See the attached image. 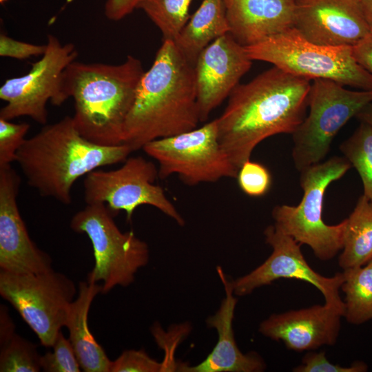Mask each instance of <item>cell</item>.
I'll use <instances>...</instances> for the list:
<instances>
[{"instance_id": "6da1fadb", "label": "cell", "mask_w": 372, "mask_h": 372, "mask_svg": "<svg viewBox=\"0 0 372 372\" xmlns=\"http://www.w3.org/2000/svg\"><path fill=\"white\" fill-rule=\"evenodd\" d=\"M310 88V80L273 66L233 90L216 121L219 143L238 170L262 141L295 132L306 117Z\"/></svg>"}, {"instance_id": "7a4b0ae2", "label": "cell", "mask_w": 372, "mask_h": 372, "mask_svg": "<svg viewBox=\"0 0 372 372\" xmlns=\"http://www.w3.org/2000/svg\"><path fill=\"white\" fill-rule=\"evenodd\" d=\"M200 122L194 65L172 40H163L145 72L125 121L123 143L132 151L156 139L198 127Z\"/></svg>"}, {"instance_id": "3957f363", "label": "cell", "mask_w": 372, "mask_h": 372, "mask_svg": "<svg viewBox=\"0 0 372 372\" xmlns=\"http://www.w3.org/2000/svg\"><path fill=\"white\" fill-rule=\"evenodd\" d=\"M141 61L128 55L120 64L73 61L63 73V104L74 101L72 119L78 132L103 146L123 144L125 121L144 74Z\"/></svg>"}, {"instance_id": "277c9868", "label": "cell", "mask_w": 372, "mask_h": 372, "mask_svg": "<svg viewBox=\"0 0 372 372\" xmlns=\"http://www.w3.org/2000/svg\"><path fill=\"white\" fill-rule=\"evenodd\" d=\"M133 151L125 144L99 145L76 130L72 116L46 124L26 138L17 153L28 185L44 197L64 205L72 203V188L78 178L98 168L124 162Z\"/></svg>"}, {"instance_id": "5b68a950", "label": "cell", "mask_w": 372, "mask_h": 372, "mask_svg": "<svg viewBox=\"0 0 372 372\" xmlns=\"http://www.w3.org/2000/svg\"><path fill=\"white\" fill-rule=\"evenodd\" d=\"M351 165L345 157L333 156L300 171L303 196L297 206L281 205L272 210L274 224L300 245L310 247L321 260H329L343 248L347 219L335 225L322 220L328 186L342 177Z\"/></svg>"}, {"instance_id": "8992f818", "label": "cell", "mask_w": 372, "mask_h": 372, "mask_svg": "<svg viewBox=\"0 0 372 372\" xmlns=\"http://www.w3.org/2000/svg\"><path fill=\"white\" fill-rule=\"evenodd\" d=\"M245 48L252 61L272 63L297 76L372 90V74L355 61L351 46L312 43L294 27Z\"/></svg>"}, {"instance_id": "52a82bcc", "label": "cell", "mask_w": 372, "mask_h": 372, "mask_svg": "<svg viewBox=\"0 0 372 372\" xmlns=\"http://www.w3.org/2000/svg\"><path fill=\"white\" fill-rule=\"evenodd\" d=\"M114 216L104 203L86 204L70 221L74 232L85 234L90 240L94 267L87 280L101 282V293H107L118 285L125 287L131 285L149 257L147 244L133 231H121Z\"/></svg>"}, {"instance_id": "ba28073f", "label": "cell", "mask_w": 372, "mask_h": 372, "mask_svg": "<svg viewBox=\"0 0 372 372\" xmlns=\"http://www.w3.org/2000/svg\"><path fill=\"white\" fill-rule=\"evenodd\" d=\"M371 103L372 90L352 91L334 81L314 79L309 94V115L292 134L297 170L320 163L340 130Z\"/></svg>"}, {"instance_id": "9c48e42d", "label": "cell", "mask_w": 372, "mask_h": 372, "mask_svg": "<svg viewBox=\"0 0 372 372\" xmlns=\"http://www.w3.org/2000/svg\"><path fill=\"white\" fill-rule=\"evenodd\" d=\"M77 289L72 280L52 269L39 273L0 270V294L18 311L41 343L51 347L65 327Z\"/></svg>"}, {"instance_id": "30bf717a", "label": "cell", "mask_w": 372, "mask_h": 372, "mask_svg": "<svg viewBox=\"0 0 372 372\" xmlns=\"http://www.w3.org/2000/svg\"><path fill=\"white\" fill-rule=\"evenodd\" d=\"M143 151L158 163V177L176 174L194 186L236 178L238 169L220 145L216 119L200 127L147 143Z\"/></svg>"}, {"instance_id": "8fae6325", "label": "cell", "mask_w": 372, "mask_h": 372, "mask_svg": "<svg viewBox=\"0 0 372 372\" xmlns=\"http://www.w3.org/2000/svg\"><path fill=\"white\" fill-rule=\"evenodd\" d=\"M158 177V170L152 161L140 156L128 157L118 169H97L85 175L84 200L85 204L104 203L114 216L125 211L129 222L138 207L147 205L184 225L185 220L164 189L154 184Z\"/></svg>"}, {"instance_id": "7c38bea8", "label": "cell", "mask_w": 372, "mask_h": 372, "mask_svg": "<svg viewBox=\"0 0 372 372\" xmlns=\"http://www.w3.org/2000/svg\"><path fill=\"white\" fill-rule=\"evenodd\" d=\"M46 50L41 58L32 63L28 73L7 79L0 87V99L6 104L0 110V118L6 120L30 117L46 125L48 101L55 106L63 104L61 83L63 71L76 61L78 51L73 43L62 44L55 36L47 37Z\"/></svg>"}, {"instance_id": "4fadbf2b", "label": "cell", "mask_w": 372, "mask_h": 372, "mask_svg": "<svg viewBox=\"0 0 372 372\" xmlns=\"http://www.w3.org/2000/svg\"><path fill=\"white\" fill-rule=\"evenodd\" d=\"M265 242L272 248L266 260L249 273L231 280L236 296H244L256 289L271 285L280 278H293L309 282L322 294L327 305L344 317L345 306L340 296L344 280L343 272L331 277L324 276L313 270L306 261L300 244L285 234L275 224L264 231Z\"/></svg>"}, {"instance_id": "5bb4252c", "label": "cell", "mask_w": 372, "mask_h": 372, "mask_svg": "<svg viewBox=\"0 0 372 372\" xmlns=\"http://www.w3.org/2000/svg\"><path fill=\"white\" fill-rule=\"evenodd\" d=\"M21 178L11 165L0 167V268L16 273L52 269V259L31 240L17 198Z\"/></svg>"}, {"instance_id": "9a60e30c", "label": "cell", "mask_w": 372, "mask_h": 372, "mask_svg": "<svg viewBox=\"0 0 372 372\" xmlns=\"http://www.w3.org/2000/svg\"><path fill=\"white\" fill-rule=\"evenodd\" d=\"M293 27L308 41L353 46L372 33L361 0H296Z\"/></svg>"}, {"instance_id": "2e32d148", "label": "cell", "mask_w": 372, "mask_h": 372, "mask_svg": "<svg viewBox=\"0 0 372 372\" xmlns=\"http://www.w3.org/2000/svg\"><path fill=\"white\" fill-rule=\"evenodd\" d=\"M252 60L244 46L227 33L209 43L194 65L200 122L239 84L249 70Z\"/></svg>"}, {"instance_id": "e0dca14e", "label": "cell", "mask_w": 372, "mask_h": 372, "mask_svg": "<svg viewBox=\"0 0 372 372\" xmlns=\"http://www.w3.org/2000/svg\"><path fill=\"white\" fill-rule=\"evenodd\" d=\"M342 316L327 305L273 313L262 321L258 331L273 340L282 342L289 349L312 351L334 345L338 340Z\"/></svg>"}, {"instance_id": "ac0fdd59", "label": "cell", "mask_w": 372, "mask_h": 372, "mask_svg": "<svg viewBox=\"0 0 372 372\" xmlns=\"http://www.w3.org/2000/svg\"><path fill=\"white\" fill-rule=\"evenodd\" d=\"M223 285L225 297L214 315L206 320L207 327L216 329L218 340L207 357L199 364L191 366L184 362L176 364L180 372H261L266 369L264 359L256 352L243 353L238 348L233 330V320L237 298L229 280L220 266L216 267Z\"/></svg>"}, {"instance_id": "d6986e66", "label": "cell", "mask_w": 372, "mask_h": 372, "mask_svg": "<svg viewBox=\"0 0 372 372\" xmlns=\"http://www.w3.org/2000/svg\"><path fill=\"white\" fill-rule=\"evenodd\" d=\"M229 33L244 47L293 28L296 0H223Z\"/></svg>"}, {"instance_id": "ffe728a7", "label": "cell", "mask_w": 372, "mask_h": 372, "mask_svg": "<svg viewBox=\"0 0 372 372\" xmlns=\"http://www.w3.org/2000/svg\"><path fill=\"white\" fill-rule=\"evenodd\" d=\"M78 296L72 302L65 327L81 369L85 372H110L112 361L88 327L87 317L95 296L102 293L99 283L81 281Z\"/></svg>"}, {"instance_id": "44dd1931", "label": "cell", "mask_w": 372, "mask_h": 372, "mask_svg": "<svg viewBox=\"0 0 372 372\" xmlns=\"http://www.w3.org/2000/svg\"><path fill=\"white\" fill-rule=\"evenodd\" d=\"M229 32L223 0H203L174 41L185 58L195 65L209 43Z\"/></svg>"}, {"instance_id": "7402d4cb", "label": "cell", "mask_w": 372, "mask_h": 372, "mask_svg": "<svg viewBox=\"0 0 372 372\" xmlns=\"http://www.w3.org/2000/svg\"><path fill=\"white\" fill-rule=\"evenodd\" d=\"M346 219L344 246L338 258L343 270L363 266L372 260V202L361 196Z\"/></svg>"}, {"instance_id": "603a6c76", "label": "cell", "mask_w": 372, "mask_h": 372, "mask_svg": "<svg viewBox=\"0 0 372 372\" xmlns=\"http://www.w3.org/2000/svg\"><path fill=\"white\" fill-rule=\"evenodd\" d=\"M344 317L359 325L372 320V260L363 266L343 270Z\"/></svg>"}, {"instance_id": "cb8c5ba5", "label": "cell", "mask_w": 372, "mask_h": 372, "mask_svg": "<svg viewBox=\"0 0 372 372\" xmlns=\"http://www.w3.org/2000/svg\"><path fill=\"white\" fill-rule=\"evenodd\" d=\"M193 0H142L137 8L144 11L158 28L163 40L174 41L188 21Z\"/></svg>"}, {"instance_id": "d4e9b609", "label": "cell", "mask_w": 372, "mask_h": 372, "mask_svg": "<svg viewBox=\"0 0 372 372\" xmlns=\"http://www.w3.org/2000/svg\"><path fill=\"white\" fill-rule=\"evenodd\" d=\"M340 149L358 172L364 194L372 202V127L364 122L340 146Z\"/></svg>"}, {"instance_id": "484cf974", "label": "cell", "mask_w": 372, "mask_h": 372, "mask_svg": "<svg viewBox=\"0 0 372 372\" xmlns=\"http://www.w3.org/2000/svg\"><path fill=\"white\" fill-rule=\"evenodd\" d=\"M1 372H38L41 369L37 346L15 333L0 346Z\"/></svg>"}, {"instance_id": "4316f807", "label": "cell", "mask_w": 372, "mask_h": 372, "mask_svg": "<svg viewBox=\"0 0 372 372\" xmlns=\"http://www.w3.org/2000/svg\"><path fill=\"white\" fill-rule=\"evenodd\" d=\"M52 351L41 355V369L45 372H79L81 366L69 339L61 331L58 333Z\"/></svg>"}, {"instance_id": "83f0119b", "label": "cell", "mask_w": 372, "mask_h": 372, "mask_svg": "<svg viewBox=\"0 0 372 372\" xmlns=\"http://www.w3.org/2000/svg\"><path fill=\"white\" fill-rule=\"evenodd\" d=\"M236 178L242 192L251 197L264 196L271 185V176L268 169L250 160L240 167Z\"/></svg>"}, {"instance_id": "f1b7e54d", "label": "cell", "mask_w": 372, "mask_h": 372, "mask_svg": "<svg viewBox=\"0 0 372 372\" xmlns=\"http://www.w3.org/2000/svg\"><path fill=\"white\" fill-rule=\"evenodd\" d=\"M30 127L28 123H15L0 118V167L15 162Z\"/></svg>"}, {"instance_id": "f546056e", "label": "cell", "mask_w": 372, "mask_h": 372, "mask_svg": "<svg viewBox=\"0 0 372 372\" xmlns=\"http://www.w3.org/2000/svg\"><path fill=\"white\" fill-rule=\"evenodd\" d=\"M163 365L143 350L124 351L112 361L110 372H161Z\"/></svg>"}, {"instance_id": "4dcf8cb0", "label": "cell", "mask_w": 372, "mask_h": 372, "mask_svg": "<svg viewBox=\"0 0 372 372\" xmlns=\"http://www.w3.org/2000/svg\"><path fill=\"white\" fill-rule=\"evenodd\" d=\"M368 369L363 362H354L349 366L331 363L325 351H309L302 359L300 364L293 369L294 372H364Z\"/></svg>"}, {"instance_id": "1f68e13d", "label": "cell", "mask_w": 372, "mask_h": 372, "mask_svg": "<svg viewBox=\"0 0 372 372\" xmlns=\"http://www.w3.org/2000/svg\"><path fill=\"white\" fill-rule=\"evenodd\" d=\"M46 45H35L14 39L4 33L0 34V56L19 60L42 56Z\"/></svg>"}, {"instance_id": "d6a6232c", "label": "cell", "mask_w": 372, "mask_h": 372, "mask_svg": "<svg viewBox=\"0 0 372 372\" xmlns=\"http://www.w3.org/2000/svg\"><path fill=\"white\" fill-rule=\"evenodd\" d=\"M142 0H107L105 4V15L111 21H120L137 8Z\"/></svg>"}, {"instance_id": "836d02e7", "label": "cell", "mask_w": 372, "mask_h": 372, "mask_svg": "<svg viewBox=\"0 0 372 372\" xmlns=\"http://www.w3.org/2000/svg\"><path fill=\"white\" fill-rule=\"evenodd\" d=\"M355 61L372 74V33L351 47Z\"/></svg>"}, {"instance_id": "e575fe53", "label": "cell", "mask_w": 372, "mask_h": 372, "mask_svg": "<svg viewBox=\"0 0 372 372\" xmlns=\"http://www.w3.org/2000/svg\"><path fill=\"white\" fill-rule=\"evenodd\" d=\"M14 324L10 318L7 307L0 308V346L7 342L16 333Z\"/></svg>"}, {"instance_id": "d590c367", "label": "cell", "mask_w": 372, "mask_h": 372, "mask_svg": "<svg viewBox=\"0 0 372 372\" xmlns=\"http://www.w3.org/2000/svg\"><path fill=\"white\" fill-rule=\"evenodd\" d=\"M356 117L361 121L364 122L372 127V103L365 106L357 115Z\"/></svg>"}, {"instance_id": "8d00e7d4", "label": "cell", "mask_w": 372, "mask_h": 372, "mask_svg": "<svg viewBox=\"0 0 372 372\" xmlns=\"http://www.w3.org/2000/svg\"><path fill=\"white\" fill-rule=\"evenodd\" d=\"M366 19L372 31V0H361Z\"/></svg>"}, {"instance_id": "74e56055", "label": "cell", "mask_w": 372, "mask_h": 372, "mask_svg": "<svg viewBox=\"0 0 372 372\" xmlns=\"http://www.w3.org/2000/svg\"><path fill=\"white\" fill-rule=\"evenodd\" d=\"M8 0H0V3L3 4L5 3Z\"/></svg>"}]
</instances>
